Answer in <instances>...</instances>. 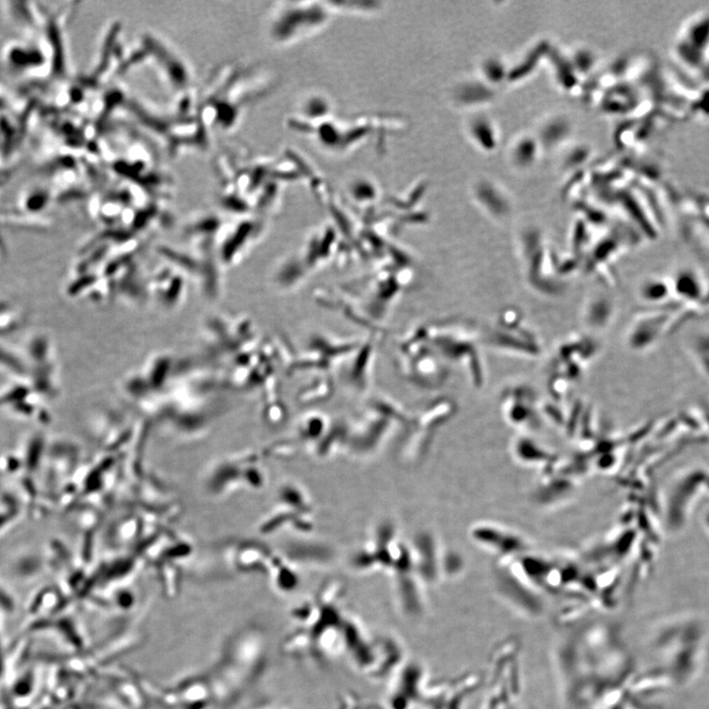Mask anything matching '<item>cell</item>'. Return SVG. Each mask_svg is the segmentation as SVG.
<instances>
[{
  "mask_svg": "<svg viewBox=\"0 0 709 709\" xmlns=\"http://www.w3.org/2000/svg\"><path fill=\"white\" fill-rule=\"evenodd\" d=\"M673 54L688 72L709 68V13H699L684 23L675 39Z\"/></svg>",
  "mask_w": 709,
  "mask_h": 709,
  "instance_id": "cell-1",
  "label": "cell"
}]
</instances>
